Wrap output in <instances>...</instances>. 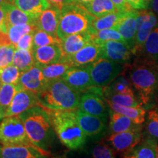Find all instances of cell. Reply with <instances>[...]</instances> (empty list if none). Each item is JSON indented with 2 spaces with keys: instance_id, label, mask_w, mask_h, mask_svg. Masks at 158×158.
I'll use <instances>...</instances> for the list:
<instances>
[{
  "instance_id": "5bb4252c",
  "label": "cell",
  "mask_w": 158,
  "mask_h": 158,
  "mask_svg": "<svg viewBox=\"0 0 158 158\" xmlns=\"http://www.w3.org/2000/svg\"><path fill=\"white\" fill-rule=\"evenodd\" d=\"M71 88L82 93L93 86L91 75L87 67H72L62 78Z\"/></svg>"
},
{
  "instance_id": "d6a6232c",
  "label": "cell",
  "mask_w": 158,
  "mask_h": 158,
  "mask_svg": "<svg viewBox=\"0 0 158 158\" xmlns=\"http://www.w3.org/2000/svg\"><path fill=\"white\" fill-rule=\"evenodd\" d=\"M37 29V26L30 23H23V24H17L8 27L7 34L9 35L12 44L16 45L19 40L23 35L29 33H35Z\"/></svg>"
},
{
  "instance_id": "7a4b0ae2",
  "label": "cell",
  "mask_w": 158,
  "mask_h": 158,
  "mask_svg": "<svg viewBox=\"0 0 158 158\" xmlns=\"http://www.w3.org/2000/svg\"><path fill=\"white\" fill-rule=\"evenodd\" d=\"M129 75L140 103L151 104L158 92V63L147 57L137 60L130 67Z\"/></svg>"
},
{
  "instance_id": "5b68a950",
  "label": "cell",
  "mask_w": 158,
  "mask_h": 158,
  "mask_svg": "<svg viewBox=\"0 0 158 158\" xmlns=\"http://www.w3.org/2000/svg\"><path fill=\"white\" fill-rule=\"evenodd\" d=\"M60 10V21L56 31L57 36L60 39L87 31L95 19L84 5L78 3L65 5Z\"/></svg>"
},
{
  "instance_id": "6da1fadb",
  "label": "cell",
  "mask_w": 158,
  "mask_h": 158,
  "mask_svg": "<svg viewBox=\"0 0 158 158\" xmlns=\"http://www.w3.org/2000/svg\"><path fill=\"white\" fill-rule=\"evenodd\" d=\"M55 134L64 147L70 150L84 147L86 136L79 125L76 109H46Z\"/></svg>"
},
{
  "instance_id": "60d3db41",
  "label": "cell",
  "mask_w": 158,
  "mask_h": 158,
  "mask_svg": "<svg viewBox=\"0 0 158 158\" xmlns=\"http://www.w3.org/2000/svg\"><path fill=\"white\" fill-rule=\"evenodd\" d=\"M116 152L106 143H99L92 149V158H116Z\"/></svg>"
},
{
  "instance_id": "603a6c76",
  "label": "cell",
  "mask_w": 158,
  "mask_h": 158,
  "mask_svg": "<svg viewBox=\"0 0 158 158\" xmlns=\"http://www.w3.org/2000/svg\"><path fill=\"white\" fill-rule=\"evenodd\" d=\"M109 128L111 133H122L142 128V124L135 123L127 116L114 111L110 108L109 110Z\"/></svg>"
},
{
  "instance_id": "b9f144b4",
  "label": "cell",
  "mask_w": 158,
  "mask_h": 158,
  "mask_svg": "<svg viewBox=\"0 0 158 158\" xmlns=\"http://www.w3.org/2000/svg\"><path fill=\"white\" fill-rule=\"evenodd\" d=\"M33 35L34 33H29V34L23 35L15 45L16 49H24V50L32 51Z\"/></svg>"
},
{
  "instance_id": "3957f363",
  "label": "cell",
  "mask_w": 158,
  "mask_h": 158,
  "mask_svg": "<svg viewBox=\"0 0 158 158\" xmlns=\"http://www.w3.org/2000/svg\"><path fill=\"white\" fill-rule=\"evenodd\" d=\"M19 116L23 122L31 143L49 152L54 142L55 132L46 110L40 106H37Z\"/></svg>"
},
{
  "instance_id": "f1b7e54d",
  "label": "cell",
  "mask_w": 158,
  "mask_h": 158,
  "mask_svg": "<svg viewBox=\"0 0 158 158\" xmlns=\"http://www.w3.org/2000/svg\"><path fill=\"white\" fill-rule=\"evenodd\" d=\"M88 32L90 35L91 42L96 43V44L99 45L110 40L124 42L123 37H122L120 33L116 29H106L100 31H94L89 29Z\"/></svg>"
},
{
  "instance_id": "8d00e7d4",
  "label": "cell",
  "mask_w": 158,
  "mask_h": 158,
  "mask_svg": "<svg viewBox=\"0 0 158 158\" xmlns=\"http://www.w3.org/2000/svg\"><path fill=\"white\" fill-rule=\"evenodd\" d=\"M147 138H152L158 142V107L149 110L146 119Z\"/></svg>"
},
{
  "instance_id": "cb8c5ba5",
  "label": "cell",
  "mask_w": 158,
  "mask_h": 158,
  "mask_svg": "<svg viewBox=\"0 0 158 158\" xmlns=\"http://www.w3.org/2000/svg\"><path fill=\"white\" fill-rule=\"evenodd\" d=\"M158 25V19L154 12L150 11L149 16L138 27L135 37V44L133 53L143 48L146 41L150 33Z\"/></svg>"
},
{
  "instance_id": "9c48e42d",
  "label": "cell",
  "mask_w": 158,
  "mask_h": 158,
  "mask_svg": "<svg viewBox=\"0 0 158 158\" xmlns=\"http://www.w3.org/2000/svg\"><path fill=\"white\" fill-rule=\"evenodd\" d=\"M142 128L135 130L111 133L106 139L107 143L116 152L124 154L137 145L142 140Z\"/></svg>"
},
{
  "instance_id": "7402d4cb",
  "label": "cell",
  "mask_w": 158,
  "mask_h": 158,
  "mask_svg": "<svg viewBox=\"0 0 158 158\" xmlns=\"http://www.w3.org/2000/svg\"><path fill=\"white\" fill-rule=\"evenodd\" d=\"M157 142L150 138L142 139L127 152L122 154V158H157Z\"/></svg>"
},
{
  "instance_id": "c3c4849f",
  "label": "cell",
  "mask_w": 158,
  "mask_h": 158,
  "mask_svg": "<svg viewBox=\"0 0 158 158\" xmlns=\"http://www.w3.org/2000/svg\"><path fill=\"white\" fill-rule=\"evenodd\" d=\"M152 8L155 13L158 14V0H152Z\"/></svg>"
},
{
  "instance_id": "f5cc1de1",
  "label": "cell",
  "mask_w": 158,
  "mask_h": 158,
  "mask_svg": "<svg viewBox=\"0 0 158 158\" xmlns=\"http://www.w3.org/2000/svg\"><path fill=\"white\" fill-rule=\"evenodd\" d=\"M14 1L15 0H5V2H8V3H11V4H13Z\"/></svg>"
},
{
  "instance_id": "4fadbf2b",
  "label": "cell",
  "mask_w": 158,
  "mask_h": 158,
  "mask_svg": "<svg viewBox=\"0 0 158 158\" xmlns=\"http://www.w3.org/2000/svg\"><path fill=\"white\" fill-rule=\"evenodd\" d=\"M37 106H39V99L36 93L30 90L20 89L6 110L5 117L19 115Z\"/></svg>"
},
{
  "instance_id": "d590c367",
  "label": "cell",
  "mask_w": 158,
  "mask_h": 158,
  "mask_svg": "<svg viewBox=\"0 0 158 158\" xmlns=\"http://www.w3.org/2000/svg\"><path fill=\"white\" fill-rule=\"evenodd\" d=\"M61 39L56 35H51L46 31L37 29L33 35V50L39 47L53 44H60Z\"/></svg>"
},
{
  "instance_id": "8fae6325",
  "label": "cell",
  "mask_w": 158,
  "mask_h": 158,
  "mask_svg": "<svg viewBox=\"0 0 158 158\" xmlns=\"http://www.w3.org/2000/svg\"><path fill=\"white\" fill-rule=\"evenodd\" d=\"M43 64L35 62L29 70L21 73L17 84L20 89L30 90L37 94L40 93L48 81L43 76Z\"/></svg>"
},
{
  "instance_id": "ee69618b",
  "label": "cell",
  "mask_w": 158,
  "mask_h": 158,
  "mask_svg": "<svg viewBox=\"0 0 158 158\" xmlns=\"http://www.w3.org/2000/svg\"><path fill=\"white\" fill-rule=\"evenodd\" d=\"M50 4L51 6L57 7L59 9H62L65 5H70L72 3H76L75 0H46Z\"/></svg>"
},
{
  "instance_id": "e0dca14e",
  "label": "cell",
  "mask_w": 158,
  "mask_h": 158,
  "mask_svg": "<svg viewBox=\"0 0 158 158\" xmlns=\"http://www.w3.org/2000/svg\"><path fill=\"white\" fill-rule=\"evenodd\" d=\"M76 116L79 125L87 137L100 135L106 129V121L98 116L85 113L78 108H76Z\"/></svg>"
},
{
  "instance_id": "8992f818",
  "label": "cell",
  "mask_w": 158,
  "mask_h": 158,
  "mask_svg": "<svg viewBox=\"0 0 158 158\" xmlns=\"http://www.w3.org/2000/svg\"><path fill=\"white\" fill-rule=\"evenodd\" d=\"M0 144L2 146H35L27 135L19 115L6 116L0 122Z\"/></svg>"
},
{
  "instance_id": "7dc6e473",
  "label": "cell",
  "mask_w": 158,
  "mask_h": 158,
  "mask_svg": "<svg viewBox=\"0 0 158 158\" xmlns=\"http://www.w3.org/2000/svg\"><path fill=\"white\" fill-rule=\"evenodd\" d=\"M132 8L135 10H143L141 0H127Z\"/></svg>"
},
{
  "instance_id": "11a10c76",
  "label": "cell",
  "mask_w": 158,
  "mask_h": 158,
  "mask_svg": "<svg viewBox=\"0 0 158 158\" xmlns=\"http://www.w3.org/2000/svg\"><path fill=\"white\" fill-rule=\"evenodd\" d=\"M54 158H67L65 156H59V157H54Z\"/></svg>"
},
{
  "instance_id": "30bf717a",
  "label": "cell",
  "mask_w": 158,
  "mask_h": 158,
  "mask_svg": "<svg viewBox=\"0 0 158 158\" xmlns=\"http://www.w3.org/2000/svg\"><path fill=\"white\" fill-rule=\"evenodd\" d=\"M101 48L100 58L124 64L131 58L133 51L127 43L122 41L110 40L100 45Z\"/></svg>"
},
{
  "instance_id": "52a82bcc",
  "label": "cell",
  "mask_w": 158,
  "mask_h": 158,
  "mask_svg": "<svg viewBox=\"0 0 158 158\" xmlns=\"http://www.w3.org/2000/svg\"><path fill=\"white\" fill-rule=\"evenodd\" d=\"M93 86L105 87L109 85L123 70V65L103 58H100L88 66Z\"/></svg>"
},
{
  "instance_id": "f546056e",
  "label": "cell",
  "mask_w": 158,
  "mask_h": 158,
  "mask_svg": "<svg viewBox=\"0 0 158 158\" xmlns=\"http://www.w3.org/2000/svg\"><path fill=\"white\" fill-rule=\"evenodd\" d=\"M133 86L129 79L120 74L109 85L103 87V94H122L133 92Z\"/></svg>"
},
{
  "instance_id": "836d02e7",
  "label": "cell",
  "mask_w": 158,
  "mask_h": 158,
  "mask_svg": "<svg viewBox=\"0 0 158 158\" xmlns=\"http://www.w3.org/2000/svg\"><path fill=\"white\" fill-rule=\"evenodd\" d=\"M105 99L110 100L114 103L129 107H138L141 106V103L136 98L134 92H126L122 94H109L104 95Z\"/></svg>"
},
{
  "instance_id": "7bdbcfd3",
  "label": "cell",
  "mask_w": 158,
  "mask_h": 158,
  "mask_svg": "<svg viewBox=\"0 0 158 158\" xmlns=\"http://www.w3.org/2000/svg\"><path fill=\"white\" fill-rule=\"evenodd\" d=\"M111 1L113 2L118 12L124 13V12H128L131 10H133V8H132L128 4L127 0H111Z\"/></svg>"
},
{
  "instance_id": "4316f807",
  "label": "cell",
  "mask_w": 158,
  "mask_h": 158,
  "mask_svg": "<svg viewBox=\"0 0 158 158\" xmlns=\"http://www.w3.org/2000/svg\"><path fill=\"white\" fill-rule=\"evenodd\" d=\"M125 13V12H124ZM124 13L115 12L104 16L95 18L92 21V25L89 29L94 31H100L106 29H115L120 20L123 17Z\"/></svg>"
},
{
  "instance_id": "816d5d0a",
  "label": "cell",
  "mask_w": 158,
  "mask_h": 158,
  "mask_svg": "<svg viewBox=\"0 0 158 158\" xmlns=\"http://www.w3.org/2000/svg\"><path fill=\"white\" fill-rule=\"evenodd\" d=\"M5 112H6V110L4 109L2 107H1V106H0V118H4L5 117Z\"/></svg>"
},
{
  "instance_id": "74e56055",
  "label": "cell",
  "mask_w": 158,
  "mask_h": 158,
  "mask_svg": "<svg viewBox=\"0 0 158 158\" xmlns=\"http://www.w3.org/2000/svg\"><path fill=\"white\" fill-rule=\"evenodd\" d=\"M19 90L20 88L17 84H3L0 89V106L7 110Z\"/></svg>"
},
{
  "instance_id": "4dcf8cb0",
  "label": "cell",
  "mask_w": 158,
  "mask_h": 158,
  "mask_svg": "<svg viewBox=\"0 0 158 158\" xmlns=\"http://www.w3.org/2000/svg\"><path fill=\"white\" fill-rule=\"evenodd\" d=\"M32 51L24 49H16L13 56V64L19 69L21 73L29 70L35 64Z\"/></svg>"
},
{
  "instance_id": "7c38bea8",
  "label": "cell",
  "mask_w": 158,
  "mask_h": 158,
  "mask_svg": "<svg viewBox=\"0 0 158 158\" xmlns=\"http://www.w3.org/2000/svg\"><path fill=\"white\" fill-rule=\"evenodd\" d=\"M100 45L90 42L73 56L63 57L60 62L69 63L72 67H87L100 59Z\"/></svg>"
},
{
  "instance_id": "6f0895ef",
  "label": "cell",
  "mask_w": 158,
  "mask_h": 158,
  "mask_svg": "<svg viewBox=\"0 0 158 158\" xmlns=\"http://www.w3.org/2000/svg\"><path fill=\"white\" fill-rule=\"evenodd\" d=\"M157 158H158V147H157Z\"/></svg>"
},
{
  "instance_id": "681fc988",
  "label": "cell",
  "mask_w": 158,
  "mask_h": 158,
  "mask_svg": "<svg viewBox=\"0 0 158 158\" xmlns=\"http://www.w3.org/2000/svg\"><path fill=\"white\" fill-rule=\"evenodd\" d=\"M91 1H92V0H75L76 3L80 4V5H85V4H87L89 2H90Z\"/></svg>"
},
{
  "instance_id": "f907efd6",
  "label": "cell",
  "mask_w": 158,
  "mask_h": 158,
  "mask_svg": "<svg viewBox=\"0 0 158 158\" xmlns=\"http://www.w3.org/2000/svg\"><path fill=\"white\" fill-rule=\"evenodd\" d=\"M141 2L142 5H143V9H146L147 7V6L149 5V2H151V0H141Z\"/></svg>"
},
{
  "instance_id": "44dd1931",
  "label": "cell",
  "mask_w": 158,
  "mask_h": 158,
  "mask_svg": "<svg viewBox=\"0 0 158 158\" xmlns=\"http://www.w3.org/2000/svg\"><path fill=\"white\" fill-rule=\"evenodd\" d=\"M4 10L6 14V20H7V27L10 26L23 24V23H30V24L36 25L37 20L39 16L35 15H31L25 13L15 5L8 3L5 2L2 5Z\"/></svg>"
},
{
  "instance_id": "9f6ffc18",
  "label": "cell",
  "mask_w": 158,
  "mask_h": 158,
  "mask_svg": "<svg viewBox=\"0 0 158 158\" xmlns=\"http://www.w3.org/2000/svg\"><path fill=\"white\" fill-rule=\"evenodd\" d=\"M2 82L1 81V80H0V89H1V87H2Z\"/></svg>"
},
{
  "instance_id": "ba28073f",
  "label": "cell",
  "mask_w": 158,
  "mask_h": 158,
  "mask_svg": "<svg viewBox=\"0 0 158 158\" xmlns=\"http://www.w3.org/2000/svg\"><path fill=\"white\" fill-rule=\"evenodd\" d=\"M78 108L85 113L98 116L106 121L109 110L105 102L103 87L92 86L81 93Z\"/></svg>"
},
{
  "instance_id": "680465c9",
  "label": "cell",
  "mask_w": 158,
  "mask_h": 158,
  "mask_svg": "<svg viewBox=\"0 0 158 158\" xmlns=\"http://www.w3.org/2000/svg\"><path fill=\"white\" fill-rule=\"evenodd\" d=\"M2 118H0V122H1V120H2Z\"/></svg>"
},
{
  "instance_id": "db71d44e",
  "label": "cell",
  "mask_w": 158,
  "mask_h": 158,
  "mask_svg": "<svg viewBox=\"0 0 158 158\" xmlns=\"http://www.w3.org/2000/svg\"><path fill=\"white\" fill-rule=\"evenodd\" d=\"M5 2V0H0V5H2Z\"/></svg>"
},
{
  "instance_id": "484cf974",
  "label": "cell",
  "mask_w": 158,
  "mask_h": 158,
  "mask_svg": "<svg viewBox=\"0 0 158 158\" xmlns=\"http://www.w3.org/2000/svg\"><path fill=\"white\" fill-rule=\"evenodd\" d=\"M84 6L86 10L95 18L118 12L111 0H92Z\"/></svg>"
},
{
  "instance_id": "f6af8a7d",
  "label": "cell",
  "mask_w": 158,
  "mask_h": 158,
  "mask_svg": "<svg viewBox=\"0 0 158 158\" xmlns=\"http://www.w3.org/2000/svg\"><path fill=\"white\" fill-rule=\"evenodd\" d=\"M8 27H7V20H6V14L3 7L0 5V31L7 33Z\"/></svg>"
},
{
  "instance_id": "83f0119b",
  "label": "cell",
  "mask_w": 158,
  "mask_h": 158,
  "mask_svg": "<svg viewBox=\"0 0 158 158\" xmlns=\"http://www.w3.org/2000/svg\"><path fill=\"white\" fill-rule=\"evenodd\" d=\"M13 4L25 13L37 16L51 7L46 0H15Z\"/></svg>"
},
{
  "instance_id": "91938a15",
  "label": "cell",
  "mask_w": 158,
  "mask_h": 158,
  "mask_svg": "<svg viewBox=\"0 0 158 158\" xmlns=\"http://www.w3.org/2000/svg\"><path fill=\"white\" fill-rule=\"evenodd\" d=\"M0 73H1V69H0Z\"/></svg>"
},
{
  "instance_id": "1f68e13d",
  "label": "cell",
  "mask_w": 158,
  "mask_h": 158,
  "mask_svg": "<svg viewBox=\"0 0 158 158\" xmlns=\"http://www.w3.org/2000/svg\"><path fill=\"white\" fill-rule=\"evenodd\" d=\"M70 68H72V66L66 62H57L54 64L43 65L42 73L47 81L54 80L62 78Z\"/></svg>"
},
{
  "instance_id": "ffe728a7",
  "label": "cell",
  "mask_w": 158,
  "mask_h": 158,
  "mask_svg": "<svg viewBox=\"0 0 158 158\" xmlns=\"http://www.w3.org/2000/svg\"><path fill=\"white\" fill-rule=\"evenodd\" d=\"M60 9L51 6L39 15L36 22L37 29L57 36L56 31L60 21Z\"/></svg>"
},
{
  "instance_id": "ac0fdd59",
  "label": "cell",
  "mask_w": 158,
  "mask_h": 158,
  "mask_svg": "<svg viewBox=\"0 0 158 158\" xmlns=\"http://www.w3.org/2000/svg\"><path fill=\"white\" fill-rule=\"evenodd\" d=\"M90 42V35L88 31L61 39L60 46L62 50V58L73 56Z\"/></svg>"
},
{
  "instance_id": "f35d334b",
  "label": "cell",
  "mask_w": 158,
  "mask_h": 158,
  "mask_svg": "<svg viewBox=\"0 0 158 158\" xmlns=\"http://www.w3.org/2000/svg\"><path fill=\"white\" fill-rule=\"evenodd\" d=\"M21 72L15 65L10 64L1 70L0 80L2 84H18Z\"/></svg>"
},
{
  "instance_id": "bcb514c9",
  "label": "cell",
  "mask_w": 158,
  "mask_h": 158,
  "mask_svg": "<svg viewBox=\"0 0 158 158\" xmlns=\"http://www.w3.org/2000/svg\"><path fill=\"white\" fill-rule=\"evenodd\" d=\"M12 44L9 35L7 33L0 31V46L2 45H10Z\"/></svg>"
},
{
  "instance_id": "ab89813d",
  "label": "cell",
  "mask_w": 158,
  "mask_h": 158,
  "mask_svg": "<svg viewBox=\"0 0 158 158\" xmlns=\"http://www.w3.org/2000/svg\"><path fill=\"white\" fill-rule=\"evenodd\" d=\"M16 48L14 45L0 46V69L13 64V56Z\"/></svg>"
},
{
  "instance_id": "2e32d148",
  "label": "cell",
  "mask_w": 158,
  "mask_h": 158,
  "mask_svg": "<svg viewBox=\"0 0 158 158\" xmlns=\"http://www.w3.org/2000/svg\"><path fill=\"white\" fill-rule=\"evenodd\" d=\"M138 14V11L135 10V9L125 12L115 28L123 37L124 42L133 49V51L135 48V37L137 34L136 20Z\"/></svg>"
},
{
  "instance_id": "d6986e66",
  "label": "cell",
  "mask_w": 158,
  "mask_h": 158,
  "mask_svg": "<svg viewBox=\"0 0 158 158\" xmlns=\"http://www.w3.org/2000/svg\"><path fill=\"white\" fill-rule=\"evenodd\" d=\"M35 62L43 65L60 62L63 56L60 44H53L39 47L32 51Z\"/></svg>"
},
{
  "instance_id": "e575fe53",
  "label": "cell",
  "mask_w": 158,
  "mask_h": 158,
  "mask_svg": "<svg viewBox=\"0 0 158 158\" xmlns=\"http://www.w3.org/2000/svg\"><path fill=\"white\" fill-rule=\"evenodd\" d=\"M143 49L147 58L158 63V25L150 33Z\"/></svg>"
},
{
  "instance_id": "277c9868",
  "label": "cell",
  "mask_w": 158,
  "mask_h": 158,
  "mask_svg": "<svg viewBox=\"0 0 158 158\" xmlns=\"http://www.w3.org/2000/svg\"><path fill=\"white\" fill-rule=\"evenodd\" d=\"M37 96L39 106L46 109H76L80 102V93L62 78L48 81Z\"/></svg>"
},
{
  "instance_id": "d4e9b609",
  "label": "cell",
  "mask_w": 158,
  "mask_h": 158,
  "mask_svg": "<svg viewBox=\"0 0 158 158\" xmlns=\"http://www.w3.org/2000/svg\"><path fill=\"white\" fill-rule=\"evenodd\" d=\"M106 102L109 106V108L114 111L117 112L127 117L131 118L135 123L138 124H142L146 120V110L141 106L138 107H129V106H124L110 101V100L105 99Z\"/></svg>"
},
{
  "instance_id": "9a60e30c",
  "label": "cell",
  "mask_w": 158,
  "mask_h": 158,
  "mask_svg": "<svg viewBox=\"0 0 158 158\" xmlns=\"http://www.w3.org/2000/svg\"><path fill=\"white\" fill-rule=\"evenodd\" d=\"M50 152L36 146H2L0 144V158H48Z\"/></svg>"
}]
</instances>
